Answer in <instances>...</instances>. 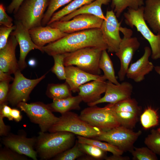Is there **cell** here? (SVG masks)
<instances>
[{
  "instance_id": "7402d4cb",
  "label": "cell",
  "mask_w": 160,
  "mask_h": 160,
  "mask_svg": "<svg viewBox=\"0 0 160 160\" xmlns=\"http://www.w3.org/2000/svg\"><path fill=\"white\" fill-rule=\"evenodd\" d=\"M143 16L153 32L160 35V0H146Z\"/></svg>"
},
{
  "instance_id": "74e56055",
  "label": "cell",
  "mask_w": 160,
  "mask_h": 160,
  "mask_svg": "<svg viewBox=\"0 0 160 160\" xmlns=\"http://www.w3.org/2000/svg\"><path fill=\"white\" fill-rule=\"evenodd\" d=\"M133 160H157L156 154L148 147L136 148L131 152Z\"/></svg>"
},
{
  "instance_id": "f546056e",
  "label": "cell",
  "mask_w": 160,
  "mask_h": 160,
  "mask_svg": "<svg viewBox=\"0 0 160 160\" xmlns=\"http://www.w3.org/2000/svg\"><path fill=\"white\" fill-rule=\"evenodd\" d=\"M77 140L80 143L90 144L95 146L103 151L110 152L113 154L122 155L124 152L116 147L107 142H102L96 139L76 135Z\"/></svg>"
},
{
  "instance_id": "2e32d148",
  "label": "cell",
  "mask_w": 160,
  "mask_h": 160,
  "mask_svg": "<svg viewBox=\"0 0 160 160\" xmlns=\"http://www.w3.org/2000/svg\"><path fill=\"white\" fill-rule=\"evenodd\" d=\"M133 90V86L128 82L116 84L108 81L104 95L97 101L87 104L89 106L105 103H116L131 98Z\"/></svg>"
},
{
  "instance_id": "ac0fdd59",
  "label": "cell",
  "mask_w": 160,
  "mask_h": 160,
  "mask_svg": "<svg viewBox=\"0 0 160 160\" xmlns=\"http://www.w3.org/2000/svg\"><path fill=\"white\" fill-rule=\"evenodd\" d=\"M65 82L74 93L79 92L80 86L90 81L106 80L103 75L89 73L74 65L65 66Z\"/></svg>"
},
{
  "instance_id": "1f68e13d",
  "label": "cell",
  "mask_w": 160,
  "mask_h": 160,
  "mask_svg": "<svg viewBox=\"0 0 160 160\" xmlns=\"http://www.w3.org/2000/svg\"><path fill=\"white\" fill-rule=\"evenodd\" d=\"M73 0H48V6L41 22V26H46L53 15L60 7Z\"/></svg>"
},
{
  "instance_id": "7dc6e473",
  "label": "cell",
  "mask_w": 160,
  "mask_h": 160,
  "mask_svg": "<svg viewBox=\"0 0 160 160\" xmlns=\"http://www.w3.org/2000/svg\"><path fill=\"white\" fill-rule=\"evenodd\" d=\"M11 115L13 120L16 122L20 121L22 119V116L20 111L17 109H12Z\"/></svg>"
},
{
  "instance_id": "44dd1931",
  "label": "cell",
  "mask_w": 160,
  "mask_h": 160,
  "mask_svg": "<svg viewBox=\"0 0 160 160\" xmlns=\"http://www.w3.org/2000/svg\"><path fill=\"white\" fill-rule=\"evenodd\" d=\"M107 86L105 80H93L84 84L79 87L78 95L82 101L87 104L100 99L105 92Z\"/></svg>"
},
{
  "instance_id": "7bdbcfd3",
  "label": "cell",
  "mask_w": 160,
  "mask_h": 160,
  "mask_svg": "<svg viewBox=\"0 0 160 160\" xmlns=\"http://www.w3.org/2000/svg\"><path fill=\"white\" fill-rule=\"evenodd\" d=\"M24 0H12L7 7V12L9 14H15Z\"/></svg>"
},
{
  "instance_id": "4fadbf2b",
  "label": "cell",
  "mask_w": 160,
  "mask_h": 160,
  "mask_svg": "<svg viewBox=\"0 0 160 160\" xmlns=\"http://www.w3.org/2000/svg\"><path fill=\"white\" fill-rule=\"evenodd\" d=\"M100 29L104 40L108 46V52L116 53L122 39L119 33L121 22H119L113 11L107 10Z\"/></svg>"
},
{
  "instance_id": "277c9868",
  "label": "cell",
  "mask_w": 160,
  "mask_h": 160,
  "mask_svg": "<svg viewBox=\"0 0 160 160\" xmlns=\"http://www.w3.org/2000/svg\"><path fill=\"white\" fill-rule=\"evenodd\" d=\"M144 7L137 10L128 8L124 14L125 23L131 28L135 27L143 37L149 42L151 50V58L160 59V35H155L150 29L143 16Z\"/></svg>"
},
{
  "instance_id": "681fc988",
  "label": "cell",
  "mask_w": 160,
  "mask_h": 160,
  "mask_svg": "<svg viewBox=\"0 0 160 160\" xmlns=\"http://www.w3.org/2000/svg\"><path fill=\"white\" fill-rule=\"evenodd\" d=\"M154 68L156 72L160 75V66H154Z\"/></svg>"
},
{
  "instance_id": "b9f144b4",
  "label": "cell",
  "mask_w": 160,
  "mask_h": 160,
  "mask_svg": "<svg viewBox=\"0 0 160 160\" xmlns=\"http://www.w3.org/2000/svg\"><path fill=\"white\" fill-rule=\"evenodd\" d=\"M9 83L6 81H0V105L7 103V97L10 86Z\"/></svg>"
},
{
  "instance_id": "ab89813d",
  "label": "cell",
  "mask_w": 160,
  "mask_h": 160,
  "mask_svg": "<svg viewBox=\"0 0 160 160\" xmlns=\"http://www.w3.org/2000/svg\"><path fill=\"white\" fill-rule=\"evenodd\" d=\"M16 28L15 25L11 27L1 26L0 27V49L6 45L9 35Z\"/></svg>"
},
{
  "instance_id": "603a6c76",
  "label": "cell",
  "mask_w": 160,
  "mask_h": 160,
  "mask_svg": "<svg viewBox=\"0 0 160 160\" xmlns=\"http://www.w3.org/2000/svg\"><path fill=\"white\" fill-rule=\"evenodd\" d=\"M111 0H95L85 5L62 17L59 21H66L81 14H89L97 16L104 20L105 19L102 9L103 5H107Z\"/></svg>"
},
{
  "instance_id": "f907efd6",
  "label": "cell",
  "mask_w": 160,
  "mask_h": 160,
  "mask_svg": "<svg viewBox=\"0 0 160 160\" xmlns=\"http://www.w3.org/2000/svg\"><path fill=\"white\" fill-rule=\"evenodd\" d=\"M157 130L159 132V133L160 134V127L157 129Z\"/></svg>"
},
{
  "instance_id": "9c48e42d",
  "label": "cell",
  "mask_w": 160,
  "mask_h": 160,
  "mask_svg": "<svg viewBox=\"0 0 160 160\" xmlns=\"http://www.w3.org/2000/svg\"><path fill=\"white\" fill-rule=\"evenodd\" d=\"M142 133L139 130L120 125L108 131L103 132L94 139L110 143L124 152H131L134 149V144Z\"/></svg>"
},
{
  "instance_id": "cb8c5ba5",
  "label": "cell",
  "mask_w": 160,
  "mask_h": 160,
  "mask_svg": "<svg viewBox=\"0 0 160 160\" xmlns=\"http://www.w3.org/2000/svg\"><path fill=\"white\" fill-rule=\"evenodd\" d=\"M82 101L81 98L78 95L62 99L53 100L52 103L47 105L52 112L62 114L72 110H79L81 108L80 104Z\"/></svg>"
},
{
  "instance_id": "83f0119b",
  "label": "cell",
  "mask_w": 160,
  "mask_h": 160,
  "mask_svg": "<svg viewBox=\"0 0 160 160\" xmlns=\"http://www.w3.org/2000/svg\"><path fill=\"white\" fill-rule=\"evenodd\" d=\"M111 7L117 18L127 8L137 10L143 6V0H111Z\"/></svg>"
},
{
  "instance_id": "f1b7e54d",
  "label": "cell",
  "mask_w": 160,
  "mask_h": 160,
  "mask_svg": "<svg viewBox=\"0 0 160 160\" xmlns=\"http://www.w3.org/2000/svg\"><path fill=\"white\" fill-rule=\"evenodd\" d=\"M159 119L157 111L151 106L147 107L140 115L141 125L146 130L159 125Z\"/></svg>"
},
{
  "instance_id": "30bf717a",
  "label": "cell",
  "mask_w": 160,
  "mask_h": 160,
  "mask_svg": "<svg viewBox=\"0 0 160 160\" xmlns=\"http://www.w3.org/2000/svg\"><path fill=\"white\" fill-rule=\"evenodd\" d=\"M27 115L31 121L38 125L41 131L46 132L58 120L47 104L41 102H21L17 106Z\"/></svg>"
},
{
  "instance_id": "52a82bcc",
  "label": "cell",
  "mask_w": 160,
  "mask_h": 160,
  "mask_svg": "<svg viewBox=\"0 0 160 160\" xmlns=\"http://www.w3.org/2000/svg\"><path fill=\"white\" fill-rule=\"evenodd\" d=\"M48 6V0H24L14 14L15 20L28 30L41 26Z\"/></svg>"
},
{
  "instance_id": "8fae6325",
  "label": "cell",
  "mask_w": 160,
  "mask_h": 160,
  "mask_svg": "<svg viewBox=\"0 0 160 160\" xmlns=\"http://www.w3.org/2000/svg\"><path fill=\"white\" fill-rule=\"evenodd\" d=\"M47 73L39 78L29 79L25 77L20 70L14 74L13 82L10 85L7 102L12 105L17 106L21 102H26L34 88L45 77Z\"/></svg>"
},
{
  "instance_id": "836d02e7",
  "label": "cell",
  "mask_w": 160,
  "mask_h": 160,
  "mask_svg": "<svg viewBox=\"0 0 160 160\" xmlns=\"http://www.w3.org/2000/svg\"><path fill=\"white\" fill-rule=\"evenodd\" d=\"M85 154L80 148L77 140L74 145L72 147L57 155L52 159L74 160L77 159Z\"/></svg>"
},
{
  "instance_id": "ee69618b",
  "label": "cell",
  "mask_w": 160,
  "mask_h": 160,
  "mask_svg": "<svg viewBox=\"0 0 160 160\" xmlns=\"http://www.w3.org/2000/svg\"><path fill=\"white\" fill-rule=\"evenodd\" d=\"M12 109L7 105V103L0 105V114L4 117H7L9 121L13 120L11 113Z\"/></svg>"
},
{
  "instance_id": "5bb4252c",
  "label": "cell",
  "mask_w": 160,
  "mask_h": 160,
  "mask_svg": "<svg viewBox=\"0 0 160 160\" xmlns=\"http://www.w3.org/2000/svg\"><path fill=\"white\" fill-rule=\"evenodd\" d=\"M2 140L5 146L34 160H37L38 156L35 149L36 137H27L25 133L20 132L17 135L10 133Z\"/></svg>"
},
{
  "instance_id": "3957f363",
  "label": "cell",
  "mask_w": 160,
  "mask_h": 160,
  "mask_svg": "<svg viewBox=\"0 0 160 160\" xmlns=\"http://www.w3.org/2000/svg\"><path fill=\"white\" fill-rule=\"evenodd\" d=\"M50 132L65 131L76 135L94 139L103 132L84 121L77 113L70 111L61 114L57 121L49 129Z\"/></svg>"
},
{
  "instance_id": "6da1fadb",
  "label": "cell",
  "mask_w": 160,
  "mask_h": 160,
  "mask_svg": "<svg viewBox=\"0 0 160 160\" xmlns=\"http://www.w3.org/2000/svg\"><path fill=\"white\" fill-rule=\"evenodd\" d=\"M87 47L107 50L100 28L89 29L68 34L42 47L43 52L52 56L71 53Z\"/></svg>"
},
{
  "instance_id": "7a4b0ae2",
  "label": "cell",
  "mask_w": 160,
  "mask_h": 160,
  "mask_svg": "<svg viewBox=\"0 0 160 160\" xmlns=\"http://www.w3.org/2000/svg\"><path fill=\"white\" fill-rule=\"evenodd\" d=\"M75 135L65 131L49 133L40 131L35 145L38 156L41 160L52 159L74 145Z\"/></svg>"
},
{
  "instance_id": "d590c367",
  "label": "cell",
  "mask_w": 160,
  "mask_h": 160,
  "mask_svg": "<svg viewBox=\"0 0 160 160\" xmlns=\"http://www.w3.org/2000/svg\"><path fill=\"white\" fill-rule=\"evenodd\" d=\"M144 143L156 154L160 156V134L157 129L151 130L145 138Z\"/></svg>"
},
{
  "instance_id": "7c38bea8",
  "label": "cell",
  "mask_w": 160,
  "mask_h": 160,
  "mask_svg": "<svg viewBox=\"0 0 160 160\" xmlns=\"http://www.w3.org/2000/svg\"><path fill=\"white\" fill-rule=\"evenodd\" d=\"M103 20L95 15L84 14L77 15L68 21H56L47 25L69 34L89 29L100 28Z\"/></svg>"
},
{
  "instance_id": "e575fe53",
  "label": "cell",
  "mask_w": 160,
  "mask_h": 160,
  "mask_svg": "<svg viewBox=\"0 0 160 160\" xmlns=\"http://www.w3.org/2000/svg\"><path fill=\"white\" fill-rule=\"evenodd\" d=\"M65 53L58 54L52 56L54 63L51 70L60 80H65V74L64 60Z\"/></svg>"
},
{
  "instance_id": "60d3db41",
  "label": "cell",
  "mask_w": 160,
  "mask_h": 160,
  "mask_svg": "<svg viewBox=\"0 0 160 160\" xmlns=\"http://www.w3.org/2000/svg\"><path fill=\"white\" fill-rule=\"evenodd\" d=\"M13 20L6 12L5 8L4 5L0 4V25L1 26L11 27L13 25Z\"/></svg>"
},
{
  "instance_id": "d6986e66",
  "label": "cell",
  "mask_w": 160,
  "mask_h": 160,
  "mask_svg": "<svg viewBox=\"0 0 160 160\" xmlns=\"http://www.w3.org/2000/svg\"><path fill=\"white\" fill-rule=\"evenodd\" d=\"M18 44L15 37L10 35L6 45L0 49V70L10 75L20 70L15 54Z\"/></svg>"
},
{
  "instance_id": "484cf974",
  "label": "cell",
  "mask_w": 160,
  "mask_h": 160,
  "mask_svg": "<svg viewBox=\"0 0 160 160\" xmlns=\"http://www.w3.org/2000/svg\"><path fill=\"white\" fill-rule=\"evenodd\" d=\"M72 91L68 84H50L48 85L46 95L53 100H59L71 97Z\"/></svg>"
},
{
  "instance_id": "ffe728a7",
  "label": "cell",
  "mask_w": 160,
  "mask_h": 160,
  "mask_svg": "<svg viewBox=\"0 0 160 160\" xmlns=\"http://www.w3.org/2000/svg\"><path fill=\"white\" fill-rule=\"evenodd\" d=\"M29 32L33 42L41 47L56 41L68 34L58 29L48 25L33 28L29 30Z\"/></svg>"
},
{
  "instance_id": "5b68a950",
  "label": "cell",
  "mask_w": 160,
  "mask_h": 160,
  "mask_svg": "<svg viewBox=\"0 0 160 160\" xmlns=\"http://www.w3.org/2000/svg\"><path fill=\"white\" fill-rule=\"evenodd\" d=\"M103 50L95 47H87L65 53V66H76L89 73L100 75L99 63Z\"/></svg>"
},
{
  "instance_id": "ba28073f",
  "label": "cell",
  "mask_w": 160,
  "mask_h": 160,
  "mask_svg": "<svg viewBox=\"0 0 160 160\" xmlns=\"http://www.w3.org/2000/svg\"><path fill=\"white\" fill-rule=\"evenodd\" d=\"M119 30L123 34V37L118 51L115 54L119 58L120 63L118 77L120 81H123L126 76L133 56L140 47V43L137 37H132L133 32L131 29L121 26Z\"/></svg>"
},
{
  "instance_id": "d4e9b609",
  "label": "cell",
  "mask_w": 160,
  "mask_h": 160,
  "mask_svg": "<svg viewBox=\"0 0 160 160\" xmlns=\"http://www.w3.org/2000/svg\"><path fill=\"white\" fill-rule=\"evenodd\" d=\"M106 50L102 51L99 63V68L103 71V76L106 80L115 84H119L120 83L116 76L113 63Z\"/></svg>"
},
{
  "instance_id": "9a60e30c",
  "label": "cell",
  "mask_w": 160,
  "mask_h": 160,
  "mask_svg": "<svg viewBox=\"0 0 160 160\" xmlns=\"http://www.w3.org/2000/svg\"><path fill=\"white\" fill-rule=\"evenodd\" d=\"M16 29L10 35L14 36L17 40L20 48V55L18 63L19 69L21 71L27 66L25 60L28 53L32 50L37 49L42 52V47L36 45L33 41L29 32V30L25 27L20 22L15 20Z\"/></svg>"
},
{
  "instance_id": "f35d334b",
  "label": "cell",
  "mask_w": 160,
  "mask_h": 160,
  "mask_svg": "<svg viewBox=\"0 0 160 160\" xmlns=\"http://www.w3.org/2000/svg\"><path fill=\"white\" fill-rule=\"evenodd\" d=\"M26 156L4 146L0 150V160H27Z\"/></svg>"
},
{
  "instance_id": "e0dca14e",
  "label": "cell",
  "mask_w": 160,
  "mask_h": 160,
  "mask_svg": "<svg viewBox=\"0 0 160 160\" xmlns=\"http://www.w3.org/2000/svg\"><path fill=\"white\" fill-rule=\"evenodd\" d=\"M151 54V48L145 47L143 56L130 65L126 73L127 78L137 83L143 81L145 76L152 71L154 67L153 63L149 60Z\"/></svg>"
},
{
  "instance_id": "4316f807",
  "label": "cell",
  "mask_w": 160,
  "mask_h": 160,
  "mask_svg": "<svg viewBox=\"0 0 160 160\" xmlns=\"http://www.w3.org/2000/svg\"><path fill=\"white\" fill-rule=\"evenodd\" d=\"M95 0H73L61 9L55 12L52 16L47 25L59 21L65 16Z\"/></svg>"
},
{
  "instance_id": "4dcf8cb0",
  "label": "cell",
  "mask_w": 160,
  "mask_h": 160,
  "mask_svg": "<svg viewBox=\"0 0 160 160\" xmlns=\"http://www.w3.org/2000/svg\"><path fill=\"white\" fill-rule=\"evenodd\" d=\"M142 107L136 100L131 97L114 104L113 109L115 112H127L135 113L140 116Z\"/></svg>"
},
{
  "instance_id": "8d00e7d4",
  "label": "cell",
  "mask_w": 160,
  "mask_h": 160,
  "mask_svg": "<svg viewBox=\"0 0 160 160\" xmlns=\"http://www.w3.org/2000/svg\"><path fill=\"white\" fill-rule=\"evenodd\" d=\"M78 144L80 148L86 154L92 157L95 160L105 159L107 156L106 152L95 146L79 142Z\"/></svg>"
},
{
  "instance_id": "f6af8a7d",
  "label": "cell",
  "mask_w": 160,
  "mask_h": 160,
  "mask_svg": "<svg viewBox=\"0 0 160 160\" xmlns=\"http://www.w3.org/2000/svg\"><path fill=\"white\" fill-rule=\"evenodd\" d=\"M4 117L0 114V136H5L10 133V127L6 125L4 121Z\"/></svg>"
},
{
  "instance_id": "d6a6232c",
  "label": "cell",
  "mask_w": 160,
  "mask_h": 160,
  "mask_svg": "<svg viewBox=\"0 0 160 160\" xmlns=\"http://www.w3.org/2000/svg\"><path fill=\"white\" fill-rule=\"evenodd\" d=\"M114 112L120 125L127 128L132 129L139 120V116L135 113L127 112Z\"/></svg>"
},
{
  "instance_id": "bcb514c9",
  "label": "cell",
  "mask_w": 160,
  "mask_h": 160,
  "mask_svg": "<svg viewBox=\"0 0 160 160\" xmlns=\"http://www.w3.org/2000/svg\"><path fill=\"white\" fill-rule=\"evenodd\" d=\"M14 78L6 73L0 70V81H6L9 83L13 81Z\"/></svg>"
},
{
  "instance_id": "8992f818",
  "label": "cell",
  "mask_w": 160,
  "mask_h": 160,
  "mask_svg": "<svg viewBox=\"0 0 160 160\" xmlns=\"http://www.w3.org/2000/svg\"><path fill=\"white\" fill-rule=\"evenodd\" d=\"M114 104H108L103 107L96 105L83 110L80 118L90 125L105 132L121 125L115 113Z\"/></svg>"
},
{
  "instance_id": "c3c4849f",
  "label": "cell",
  "mask_w": 160,
  "mask_h": 160,
  "mask_svg": "<svg viewBox=\"0 0 160 160\" xmlns=\"http://www.w3.org/2000/svg\"><path fill=\"white\" fill-rule=\"evenodd\" d=\"M105 159L106 160H129L130 159L127 156H122L120 155L113 154L109 156H106Z\"/></svg>"
}]
</instances>
